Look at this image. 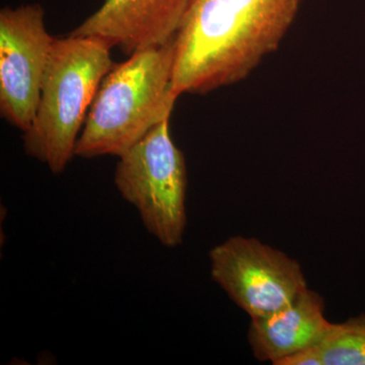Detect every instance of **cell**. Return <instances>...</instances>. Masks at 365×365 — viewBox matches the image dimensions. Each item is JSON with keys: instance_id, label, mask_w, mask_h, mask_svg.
<instances>
[{"instance_id": "9c48e42d", "label": "cell", "mask_w": 365, "mask_h": 365, "mask_svg": "<svg viewBox=\"0 0 365 365\" xmlns=\"http://www.w3.org/2000/svg\"><path fill=\"white\" fill-rule=\"evenodd\" d=\"M319 349L323 365H365V314L333 323Z\"/></svg>"}, {"instance_id": "30bf717a", "label": "cell", "mask_w": 365, "mask_h": 365, "mask_svg": "<svg viewBox=\"0 0 365 365\" xmlns=\"http://www.w3.org/2000/svg\"><path fill=\"white\" fill-rule=\"evenodd\" d=\"M278 365H323V359L318 345L300 350L281 360Z\"/></svg>"}, {"instance_id": "6da1fadb", "label": "cell", "mask_w": 365, "mask_h": 365, "mask_svg": "<svg viewBox=\"0 0 365 365\" xmlns=\"http://www.w3.org/2000/svg\"><path fill=\"white\" fill-rule=\"evenodd\" d=\"M302 0H191L175 37L172 88L203 95L248 78L279 47Z\"/></svg>"}, {"instance_id": "5b68a950", "label": "cell", "mask_w": 365, "mask_h": 365, "mask_svg": "<svg viewBox=\"0 0 365 365\" xmlns=\"http://www.w3.org/2000/svg\"><path fill=\"white\" fill-rule=\"evenodd\" d=\"M209 258L212 279L252 319L276 313L307 288L299 262L257 239L230 237Z\"/></svg>"}, {"instance_id": "52a82bcc", "label": "cell", "mask_w": 365, "mask_h": 365, "mask_svg": "<svg viewBox=\"0 0 365 365\" xmlns=\"http://www.w3.org/2000/svg\"><path fill=\"white\" fill-rule=\"evenodd\" d=\"M190 2L191 0H106L71 35L100 38L130 56L174 40Z\"/></svg>"}, {"instance_id": "3957f363", "label": "cell", "mask_w": 365, "mask_h": 365, "mask_svg": "<svg viewBox=\"0 0 365 365\" xmlns=\"http://www.w3.org/2000/svg\"><path fill=\"white\" fill-rule=\"evenodd\" d=\"M112 47L91 36L54 38L43 78L39 104L24 132L29 157L60 175L76 157L78 137L101 83L114 63Z\"/></svg>"}, {"instance_id": "277c9868", "label": "cell", "mask_w": 365, "mask_h": 365, "mask_svg": "<svg viewBox=\"0 0 365 365\" xmlns=\"http://www.w3.org/2000/svg\"><path fill=\"white\" fill-rule=\"evenodd\" d=\"M114 182L163 247L181 244L187 225V170L184 155L170 137V119L119 157Z\"/></svg>"}, {"instance_id": "ba28073f", "label": "cell", "mask_w": 365, "mask_h": 365, "mask_svg": "<svg viewBox=\"0 0 365 365\" xmlns=\"http://www.w3.org/2000/svg\"><path fill=\"white\" fill-rule=\"evenodd\" d=\"M323 297L307 288L288 306L252 319L248 339L255 357L278 365L290 355L318 346L332 328Z\"/></svg>"}, {"instance_id": "7a4b0ae2", "label": "cell", "mask_w": 365, "mask_h": 365, "mask_svg": "<svg viewBox=\"0 0 365 365\" xmlns=\"http://www.w3.org/2000/svg\"><path fill=\"white\" fill-rule=\"evenodd\" d=\"M174 40L113 66L86 115L76 157H121L153 127L170 119L179 98L172 88Z\"/></svg>"}, {"instance_id": "8992f818", "label": "cell", "mask_w": 365, "mask_h": 365, "mask_svg": "<svg viewBox=\"0 0 365 365\" xmlns=\"http://www.w3.org/2000/svg\"><path fill=\"white\" fill-rule=\"evenodd\" d=\"M53 41L40 4L0 11V113L21 131L37 111Z\"/></svg>"}]
</instances>
